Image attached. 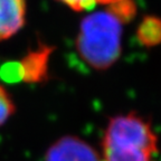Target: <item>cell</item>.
Masks as SVG:
<instances>
[{"label": "cell", "mask_w": 161, "mask_h": 161, "mask_svg": "<svg viewBox=\"0 0 161 161\" xmlns=\"http://www.w3.org/2000/svg\"><path fill=\"white\" fill-rule=\"evenodd\" d=\"M103 161H152L158 136L144 118L131 112L108 121L102 141Z\"/></svg>", "instance_id": "cell-1"}, {"label": "cell", "mask_w": 161, "mask_h": 161, "mask_svg": "<svg viewBox=\"0 0 161 161\" xmlns=\"http://www.w3.org/2000/svg\"><path fill=\"white\" fill-rule=\"evenodd\" d=\"M76 48L94 69L104 70L119 59L122 49V23L108 10L95 11L80 21Z\"/></svg>", "instance_id": "cell-2"}, {"label": "cell", "mask_w": 161, "mask_h": 161, "mask_svg": "<svg viewBox=\"0 0 161 161\" xmlns=\"http://www.w3.org/2000/svg\"><path fill=\"white\" fill-rule=\"evenodd\" d=\"M54 50L53 47L42 45L31 50L16 65H10L9 80H19L27 83H38L46 80L48 74L49 56Z\"/></svg>", "instance_id": "cell-3"}, {"label": "cell", "mask_w": 161, "mask_h": 161, "mask_svg": "<svg viewBox=\"0 0 161 161\" xmlns=\"http://www.w3.org/2000/svg\"><path fill=\"white\" fill-rule=\"evenodd\" d=\"M45 161H103V158L84 140L74 136H65L47 149Z\"/></svg>", "instance_id": "cell-4"}, {"label": "cell", "mask_w": 161, "mask_h": 161, "mask_svg": "<svg viewBox=\"0 0 161 161\" xmlns=\"http://www.w3.org/2000/svg\"><path fill=\"white\" fill-rule=\"evenodd\" d=\"M25 20L26 0H0V40L15 36Z\"/></svg>", "instance_id": "cell-5"}, {"label": "cell", "mask_w": 161, "mask_h": 161, "mask_svg": "<svg viewBox=\"0 0 161 161\" xmlns=\"http://www.w3.org/2000/svg\"><path fill=\"white\" fill-rule=\"evenodd\" d=\"M138 40L146 47H153L161 44V18L147 16L141 20L136 29Z\"/></svg>", "instance_id": "cell-6"}, {"label": "cell", "mask_w": 161, "mask_h": 161, "mask_svg": "<svg viewBox=\"0 0 161 161\" xmlns=\"http://www.w3.org/2000/svg\"><path fill=\"white\" fill-rule=\"evenodd\" d=\"M108 10L123 24L130 21L136 16V8L132 0H120L108 6Z\"/></svg>", "instance_id": "cell-7"}, {"label": "cell", "mask_w": 161, "mask_h": 161, "mask_svg": "<svg viewBox=\"0 0 161 161\" xmlns=\"http://www.w3.org/2000/svg\"><path fill=\"white\" fill-rule=\"evenodd\" d=\"M16 106L13 98L3 85H0V126L9 120V118L15 113Z\"/></svg>", "instance_id": "cell-8"}, {"label": "cell", "mask_w": 161, "mask_h": 161, "mask_svg": "<svg viewBox=\"0 0 161 161\" xmlns=\"http://www.w3.org/2000/svg\"><path fill=\"white\" fill-rule=\"evenodd\" d=\"M59 3H64L70 9L75 11H84V10L93 9L97 5H112L114 3H118L120 0H57Z\"/></svg>", "instance_id": "cell-9"}]
</instances>
